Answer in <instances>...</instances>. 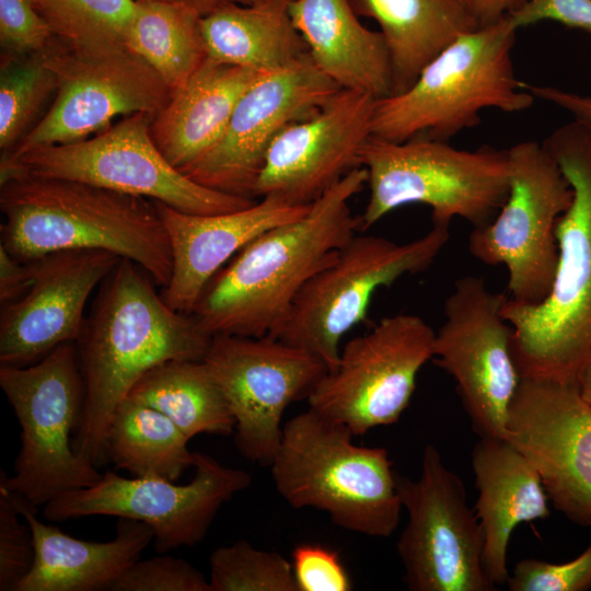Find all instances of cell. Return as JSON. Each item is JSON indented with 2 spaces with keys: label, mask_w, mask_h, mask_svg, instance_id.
Returning <instances> with one entry per match:
<instances>
[{
  "label": "cell",
  "mask_w": 591,
  "mask_h": 591,
  "mask_svg": "<svg viewBox=\"0 0 591 591\" xmlns=\"http://www.w3.org/2000/svg\"><path fill=\"white\" fill-rule=\"evenodd\" d=\"M137 264L120 258L103 279L74 343L84 402L73 447L102 466L112 417L136 382L170 360H202L211 337L172 309Z\"/></svg>",
  "instance_id": "6da1fadb"
},
{
  "label": "cell",
  "mask_w": 591,
  "mask_h": 591,
  "mask_svg": "<svg viewBox=\"0 0 591 591\" xmlns=\"http://www.w3.org/2000/svg\"><path fill=\"white\" fill-rule=\"evenodd\" d=\"M368 184L356 167L302 218L274 227L240 250L206 285L192 315L208 336H275L302 287L332 264L361 229L350 199Z\"/></svg>",
  "instance_id": "7a4b0ae2"
},
{
  "label": "cell",
  "mask_w": 591,
  "mask_h": 591,
  "mask_svg": "<svg viewBox=\"0 0 591 591\" xmlns=\"http://www.w3.org/2000/svg\"><path fill=\"white\" fill-rule=\"evenodd\" d=\"M0 185V244L15 259L103 250L130 259L162 288L170 282L171 246L153 200L26 173Z\"/></svg>",
  "instance_id": "3957f363"
},
{
  "label": "cell",
  "mask_w": 591,
  "mask_h": 591,
  "mask_svg": "<svg viewBox=\"0 0 591 591\" xmlns=\"http://www.w3.org/2000/svg\"><path fill=\"white\" fill-rule=\"evenodd\" d=\"M543 144L573 192L556 223V273L542 302L507 298L502 314L513 329L512 354L522 379L578 384L591 363V129L572 119Z\"/></svg>",
  "instance_id": "277c9868"
},
{
  "label": "cell",
  "mask_w": 591,
  "mask_h": 591,
  "mask_svg": "<svg viewBox=\"0 0 591 591\" xmlns=\"http://www.w3.org/2000/svg\"><path fill=\"white\" fill-rule=\"evenodd\" d=\"M518 28L509 15L460 35L404 92L376 100L372 136L449 141L480 123V112L518 113L535 97L515 78L511 53Z\"/></svg>",
  "instance_id": "5b68a950"
},
{
  "label": "cell",
  "mask_w": 591,
  "mask_h": 591,
  "mask_svg": "<svg viewBox=\"0 0 591 591\" xmlns=\"http://www.w3.org/2000/svg\"><path fill=\"white\" fill-rule=\"evenodd\" d=\"M345 425L309 408L282 427L270 463L278 494L294 509L313 508L350 532L389 537L402 503L384 448L354 443Z\"/></svg>",
  "instance_id": "8992f818"
},
{
  "label": "cell",
  "mask_w": 591,
  "mask_h": 591,
  "mask_svg": "<svg viewBox=\"0 0 591 591\" xmlns=\"http://www.w3.org/2000/svg\"><path fill=\"white\" fill-rule=\"evenodd\" d=\"M359 158L370 190L361 230L409 204L429 206L432 222L460 217L478 228L493 220L509 193L508 149L468 151L426 137L391 142L371 136Z\"/></svg>",
  "instance_id": "52a82bcc"
},
{
  "label": "cell",
  "mask_w": 591,
  "mask_h": 591,
  "mask_svg": "<svg viewBox=\"0 0 591 591\" xmlns=\"http://www.w3.org/2000/svg\"><path fill=\"white\" fill-rule=\"evenodd\" d=\"M0 387L21 430L14 474H0L12 493L39 507L101 478L97 466L77 453L71 439L84 402L74 343L59 345L30 366H0Z\"/></svg>",
  "instance_id": "ba28073f"
},
{
  "label": "cell",
  "mask_w": 591,
  "mask_h": 591,
  "mask_svg": "<svg viewBox=\"0 0 591 591\" xmlns=\"http://www.w3.org/2000/svg\"><path fill=\"white\" fill-rule=\"evenodd\" d=\"M449 225L432 222L426 234L403 244L355 234L336 259L302 287L271 337L315 355L333 371L343 336L366 321L374 292L428 269L449 241Z\"/></svg>",
  "instance_id": "9c48e42d"
},
{
  "label": "cell",
  "mask_w": 591,
  "mask_h": 591,
  "mask_svg": "<svg viewBox=\"0 0 591 591\" xmlns=\"http://www.w3.org/2000/svg\"><path fill=\"white\" fill-rule=\"evenodd\" d=\"M57 83V95L42 119L0 169L28 151L85 139L119 115H158L171 99L160 76L126 45H77L53 36L40 50Z\"/></svg>",
  "instance_id": "30bf717a"
},
{
  "label": "cell",
  "mask_w": 591,
  "mask_h": 591,
  "mask_svg": "<svg viewBox=\"0 0 591 591\" xmlns=\"http://www.w3.org/2000/svg\"><path fill=\"white\" fill-rule=\"evenodd\" d=\"M152 120L136 113L93 138L33 149L0 169V182L22 173L78 181L193 215L231 212L256 201L202 186L174 167L151 137Z\"/></svg>",
  "instance_id": "8fae6325"
},
{
  "label": "cell",
  "mask_w": 591,
  "mask_h": 591,
  "mask_svg": "<svg viewBox=\"0 0 591 591\" xmlns=\"http://www.w3.org/2000/svg\"><path fill=\"white\" fill-rule=\"evenodd\" d=\"M508 154L507 199L491 221L472 230L468 250L484 264L507 267L509 299L535 305L551 291L558 259L556 223L573 192L543 142H519Z\"/></svg>",
  "instance_id": "7c38bea8"
},
{
  "label": "cell",
  "mask_w": 591,
  "mask_h": 591,
  "mask_svg": "<svg viewBox=\"0 0 591 591\" xmlns=\"http://www.w3.org/2000/svg\"><path fill=\"white\" fill-rule=\"evenodd\" d=\"M195 474L185 485L158 476L127 478L112 471L93 485L71 490L44 506L54 522L94 515L140 521L153 532L160 554L201 543L224 503L252 484L248 472L195 452Z\"/></svg>",
  "instance_id": "4fadbf2b"
},
{
  "label": "cell",
  "mask_w": 591,
  "mask_h": 591,
  "mask_svg": "<svg viewBox=\"0 0 591 591\" xmlns=\"http://www.w3.org/2000/svg\"><path fill=\"white\" fill-rule=\"evenodd\" d=\"M407 523L397 542L412 591H494L483 563L484 535L464 483L427 444L419 477L396 473Z\"/></svg>",
  "instance_id": "5bb4252c"
},
{
  "label": "cell",
  "mask_w": 591,
  "mask_h": 591,
  "mask_svg": "<svg viewBox=\"0 0 591 591\" xmlns=\"http://www.w3.org/2000/svg\"><path fill=\"white\" fill-rule=\"evenodd\" d=\"M436 332L420 316L398 313L350 339L308 396L309 408L355 436L396 422L408 407Z\"/></svg>",
  "instance_id": "9a60e30c"
},
{
  "label": "cell",
  "mask_w": 591,
  "mask_h": 591,
  "mask_svg": "<svg viewBox=\"0 0 591 591\" xmlns=\"http://www.w3.org/2000/svg\"><path fill=\"white\" fill-rule=\"evenodd\" d=\"M503 293L482 277L457 279L434 336V363L455 381L474 431L507 440L511 402L521 382L512 354L513 329L502 314Z\"/></svg>",
  "instance_id": "2e32d148"
},
{
  "label": "cell",
  "mask_w": 591,
  "mask_h": 591,
  "mask_svg": "<svg viewBox=\"0 0 591 591\" xmlns=\"http://www.w3.org/2000/svg\"><path fill=\"white\" fill-rule=\"evenodd\" d=\"M202 360L232 412L239 452L260 465L279 448L286 408L308 398L328 371L315 355L269 335L212 336Z\"/></svg>",
  "instance_id": "e0dca14e"
},
{
  "label": "cell",
  "mask_w": 591,
  "mask_h": 591,
  "mask_svg": "<svg viewBox=\"0 0 591 591\" xmlns=\"http://www.w3.org/2000/svg\"><path fill=\"white\" fill-rule=\"evenodd\" d=\"M339 90L310 56L264 74L242 95L219 141L181 172L211 189L254 198L274 139L288 125L315 114Z\"/></svg>",
  "instance_id": "ac0fdd59"
},
{
  "label": "cell",
  "mask_w": 591,
  "mask_h": 591,
  "mask_svg": "<svg viewBox=\"0 0 591 591\" xmlns=\"http://www.w3.org/2000/svg\"><path fill=\"white\" fill-rule=\"evenodd\" d=\"M507 440L536 470L554 508L591 528V408L579 385L521 379Z\"/></svg>",
  "instance_id": "d6986e66"
},
{
  "label": "cell",
  "mask_w": 591,
  "mask_h": 591,
  "mask_svg": "<svg viewBox=\"0 0 591 591\" xmlns=\"http://www.w3.org/2000/svg\"><path fill=\"white\" fill-rule=\"evenodd\" d=\"M376 99L339 90L312 116L288 125L268 148L254 197L308 206L360 165Z\"/></svg>",
  "instance_id": "ffe728a7"
},
{
  "label": "cell",
  "mask_w": 591,
  "mask_h": 591,
  "mask_svg": "<svg viewBox=\"0 0 591 591\" xmlns=\"http://www.w3.org/2000/svg\"><path fill=\"white\" fill-rule=\"evenodd\" d=\"M120 258L103 250H63L31 260L30 288L1 305L0 366H30L59 345L76 343L91 292Z\"/></svg>",
  "instance_id": "44dd1931"
},
{
  "label": "cell",
  "mask_w": 591,
  "mask_h": 591,
  "mask_svg": "<svg viewBox=\"0 0 591 591\" xmlns=\"http://www.w3.org/2000/svg\"><path fill=\"white\" fill-rule=\"evenodd\" d=\"M172 253V275L161 293L172 309L192 314L213 275L263 232L305 216L311 208L262 197L252 206L217 215H193L153 200Z\"/></svg>",
  "instance_id": "7402d4cb"
},
{
  "label": "cell",
  "mask_w": 591,
  "mask_h": 591,
  "mask_svg": "<svg viewBox=\"0 0 591 591\" xmlns=\"http://www.w3.org/2000/svg\"><path fill=\"white\" fill-rule=\"evenodd\" d=\"M12 495L31 526L35 548L33 566L16 591L112 590L153 542L149 525L126 518H118L115 536L109 541L72 537L59 528L40 521L37 507L14 493Z\"/></svg>",
  "instance_id": "603a6c76"
},
{
  "label": "cell",
  "mask_w": 591,
  "mask_h": 591,
  "mask_svg": "<svg viewBox=\"0 0 591 591\" xmlns=\"http://www.w3.org/2000/svg\"><path fill=\"white\" fill-rule=\"evenodd\" d=\"M471 461L478 491L474 510L484 535V568L499 587L509 578L507 554L513 530L522 522L548 518V496L536 470L508 440L479 438Z\"/></svg>",
  "instance_id": "cb8c5ba5"
},
{
  "label": "cell",
  "mask_w": 591,
  "mask_h": 591,
  "mask_svg": "<svg viewBox=\"0 0 591 591\" xmlns=\"http://www.w3.org/2000/svg\"><path fill=\"white\" fill-rule=\"evenodd\" d=\"M290 15L314 66L340 89L376 100L393 93L384 37L359 21L350 0H291Z\"/></svg>",
  "instance_id": "d4e9b609"
},
{
  "label": "cell",
  "mask_w": 591,
  "mask_h": 591,
  "mask_svg": "<svg viewBox=\"0 0 591 591\" xmlns=\"http://www.w3.org/2000/svg\"><path fill=\"white\" fill-rule=\"evenodd\" d=\"M209 57L153 117L151 137L164 158L182 171L223 135L242 95L264 74Z\"/></svg>",
  "instance_id": "484cf974"
},
{
  "label": "cell",
  "mask_w": 591,
  "mask_h": 591,
  "mask_svg": "<svg viewBox=\"0 0 591 591\" xmlns=\"http://www.w3.org/2000/svg\"><path fill=\"white\" fill-rule=\"evenodd\" d=\"M291 0L228 3L200 20L209 58L235 66L274 72L309 56L290 15Z\"/></svg>",
  "instance_id": "4316f807"
},
{
  "label": "cell",
  "mask_w": 591,
  "mask_h": 591,
  "mask_svg": "<svg viewBox=\"0 0 591 591\" xmlns=\"http://www.w3.org/2000/svg\"><path fill=\"white\" fill-rule=\"evenodd\" d=\"M350 2L359 16L371 18L380 26L392 65V94L406 91L441 50L460 35L479 27L463 0Z\"/></svg>",
  "instance_id": "83f0119b"
},
{
  "label": "cell",
  "mask_w": 591,
  "mask_h": 591,
  "mask_svg": "<svg viewBox=\"0 0 591 591\" xmlns=\"http://www.w3.org/2000/svg\"><path fill=\"white\" fill-rule=\"evenodd\" d=\"M126 398L167 416L190 440L197 434L228 437L235 421L204 360H170L146 372Z\"/></svg>",
  "instance_id": "f1b7e54d"
},
{
  "label": "cell",
  "mask_w": 591,
  "mask_h": 591,
  "mask_svg": "<svg viewBox=\"0 0 591 591\" xmlns=\"http://www.w3.org/2000/svg\"><path fill=\"white\" fill-rule=\"evenodd\" d=\"M189 439L161 412L124 399L116 408L106 440L107 462L134 477L177 480L194 466Z\"/></svg>",
  "instance_id": "f546056e"
},
{
  "label": "cell",
  "mask_w": 591,
  "mask_h": 591,
  "mask_svg": "<svg viewBox=\"0 0 591 591\" xmlns=\"http://www.w3.org/2000/svg\"><path fill=\"white\" fill-rule=\"evenodd\" d=\"M202 15L182 4L136 0L126 46L165 82L171 94L207 59Z\"/></svg>",
  "instance_id": "4dcf8cb0"
},
{
  "label": "cell",
  "mask_w": 591,
  "mask_h": 591,
  "mask_svg": "<svg viewBox=\"0 0 591 591\" xmlns=\"http://www.w3.org/2000/svg\"><path fill=\"white\" fill-rule=\"evenodd\" d=\"M54 73L40 51L2 56L0 73V148L10 153L26 135L39 108L56 91Z\"/></svg>",
  "instance_id": "1f68e13d"
},
{
  "label": "cell",
  "mask_w": 591,
  "mask_h": 591,
  "mask_svg": "<svg viewBox=\"0 0 591 591\" xmlns=\"http://www.w3.org/2000/svg\"><path fill=\"white\" fill-rule=\"evenodd\" d=\"M55 36L77 45H126L136 0H38Z\"/></svg>",
  "instance_id": "d6a6232c"
},
{
  "label": "cell",
  "mask_w": 591,
  "mask_h": 591,
  "mask_svg": "<svg viewBox=\"0 0 591 591\" xmlns=\"http://www.w3.org/2000/svg\"><path fill=\"white\" fill-rule=\"evenodd\" d=\"M209 564L210 591H299L289 560L243 538L216 548Z\"/></svg>",
  "instance_id": "836d02e7"
},
{
  "label": "cell",
  "mask_w": 591,
  "mask_h": 591,
  "mask_svg": "<svg viewBox=\"0 0 591 591\" xmlns=\"http://www.w3.org/2000/svg\"><path fill=\"white\" fill-rule=\"evenodd\" d=\"M34 556L31 526L11 490L0 480V591H16L31 570Z\"/></svg>",
  "instance_id": "e575fe53"
},
{
  "label": "cell",
  "mask_w": 591,
  "mask_h": 591,
  "mask_svg": "<svg viewBox=\"0 0 591 591\" xmlns=\"http://www.w3.org/2000/svg\"><path fill=\"white\" fill-rule=\"evenodd\" d=\"M113 591H210L209 580L189 561L169 555L136 560Z\"/></svg>",
  "instance_id": "d590c367"
},
{
  "label": "cell",
  "mask_w": 591,
  "mask_h": 591,
  "mask_svg": "<svg viewBox=\"0 0 591 591\" xmlns=\"http://www.w3.org/2000/svg\"><path fill=\"white\" fill-rule=\"evenodd\" d=\"M506 584L510 591H587L591 588V543L563 564L524 558L514 565Z\"/></svg>",
  "instance_id": "8d00e7d4"
},
{
  "label": "cell",
  "mask_w": 591,
  "mask_h": 591,
  "mask_svg": "<svg viewBox=\"0 0 591 591\" xmlns=\"http://www.w3.org/2000/svg\"><path fill=\"white\" fill-rule=\"evenodd\" d=\"M53 36L33 0H0V43L5 55L38 53Z\"/></svg>",
  "instance_id": "74e56055"
},
{
  "label": "cell",
  "mask_w": 591,
  "mask_h": 591,
  "mask_svg": "<svg viewBox=\"0 0 591 591\" xmlns=\"http://www.w3.org/2000/svg\"><path fill=\"white\" fill-rule=\"evenodd\" d=\"M292 569L299 591H349L351 579L339 555L316 544H301L292 552Z\"/></svg>",
  "instance_id": "f35d334b"
},
{
  "label": "cell",
  "mask_w": 591,
  "mask_h": 591,
  "mask_svg": "<svg viewBox=\"0 0 591 591\" xmlns=\"http://www.w3.org/2000/svg\"><path fill=\"white\" fill-rule=\"evenodd\" d=\"M509 16L518 30L552 21L591 34V0H528Z\"/></svg>",
  "instance_id": "ab89813d"
},
{
  "label": "cell",
  "mask_w": 591,
  "mask_h": 591,
  "mask_svg": "<svg viewBox=\"0 0 591 591\" xmlns=\"http://www.w3.org/2000/svg\"><path fill=\"white\" fill-rule=\"evenodd\" d=\"M523 88L535 99L548 102L571 115L573 120L591 129V95L551 85H537L522 82Z\"/></svg>",
  "instance_id": "60d3db41"
},
{
  "label": "cell",
  "mask_w": 591,
  "mask_h": 591,
  "mask_svg": "<svg viewBox=\"0 0 591 591\" xmlns=\"http://www.w3.org/2000/svg\"><path fill=\"white\" fill-rule=\"evenodd\" d=\"M33 279L31 262L15 259L0 244V303L4 305L21 298Z\"/></svg>",
  "instance_id": "b9f144b4"
},
{
  "label": "cell",
  "mask_w": 591,
  "mask_h": 591,
  "mask_svg": "<svg viewBox=\"0 0 591 591\" xmlns=\"http://www.w3.org/2000/svg\"><path fill=\"white\" fill-rule=\"evenodd\" d=\"M528 0H463L479 26L499 21L519 10Z\"/></svg>",
  "instance_id": "7bdbcfd3"
},
{
  "label": "cell",
  "mask_w": 591,
  "mask_h": 591,
  "mask_svg": "<svg viewBox=\"0 0 591 591\" xmlns=\"http://www.w3.org/2000/svg\"><path fill=\"white\" fill-rule=\"evenodd\" d=\"M159 1H165L170 3L189 7L198 11L204 16L208 14L209 12H211L212 10L223 4H228V3L250 4L256 0H159Z\"/></svg>",
  "instance_id": "ee69618b"
},
{
  "label": "cell",
  "mask_w": 591,
  "mask_h": 591,
  "mask_svg": "<svg viewBox=\"0 0 591 591\" xmlns=\"http://www.w3.org/2000/svg\"><path fill=\"white\" fill-rule=\"evenodd\" d=\"M578 385L583 399L591 408V363L582 372Z\"/></svg>",
  "instance_id": "f6af8a7d"
},
{
  "label": "cell",
  "mask_w": 591,
  "mask_h": 591,
  "mask_svg": "<svg viewBox=\"0 0 591 591\" xmlns=\"http://www.w3.org/2000/svg\"><path fill=\"white\" fill-rule=\"evenodd\" d=\"M38 0H33L34 4L37 2Z\"/></svg>",
  "instance_id": "bcb514c9"
}]
</instances>
